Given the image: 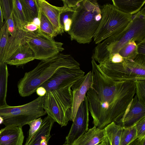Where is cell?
<instances>
[{
  "label": "cell",
  "mask_w": 145,
  "mask_h": 145,
  "mask_svg": "<svg viewBox=\"0 0 145 145\" xmlns=\"http://www.w3.org/2000/svg\"><path fill=\"white\" fill-rule=\"evenodd\" d=\"M137 140L138 145H145V137L142 138H137Z\"/></svg>",
  "instance_id": "cell-38"
},
{
  "label": "cell",
  "mask_w": 145,
  "mask_h": 145,
  "mask_svg": "<svg viewBox=\"0 0 145 145\" xmlns=\"http://www.w3.org/2000/svg\"><path fill=\"white\" fill-rule=\"evenodd\" d=\"M106 138L105 129L94 126L76 140L72 145H97Z\"/></svg>",
  "instance_id": "cell-18"
},
{
  "label": "cell",
  "mask_w": 145,
  "mask_h": 145,
  "mask_svg": "<svg viewBox=\"0 0 145 145\" xmlns=\"http://www.w3.org/2000/svg\"><path fill=\"white\" fill-rule=\"evenodd\" d=\"M3 118L0 116V124L3 123Z\"/></svg>",
  "instance_id": "cell-42"
},
{
  "label": "cell",
  "mask_w": 145,
  "mask_h": 145,
  "mask_svg": "<svg viewBox=\"0 0 145 145\" xmlns=\"http://www.w3.org/2000/svg\"><path fill=\"white\" fill-rule=\"evenodd\" d=\"M0 3L3 19L7 24L9 35L12 36L17 30L12 12V0H0Z\"/></svg>",
  "instance_id": "cell-21"
},
{
  "label": "cell",
  "mask_w": 145,
  "mask_h": 145,
  "mask_svg": "<svg viewBox=\"0 0 145 145\" xmlns=\"http://www.w3.org/2000/svg\"><path fill=\"white\" fill-rule=\"evenodd\" d=\"M100 9L101 20L93 38L95 44L127 29L131 24L133 16L121 12L109 3L104 4Z\"/></svg>",
  "instance_id": "cell-5"
},
{
  "label": "cell",
  "mask_w": 145,
  "mask_h": 145,
  "mask_svg": "<svg viewBox=\"0 0 145 145\" xmlns=\"http://www.w3.org/2000/svg\"><path fill=\"white\" fill-rule=\"evenodd\" d=\"M135 82L136 95L140 101L145 104V80H137Z\"/></svg>",
  "instance_id": "cell-31"
},
{
  "label": "cell",
  "mask_w": 145,
  "mask_h": 145,
  "mask_svg": "<svg viewBox=\"0 0 145 145\" xmlns=\"http://www.w3.org/2000/svg\"><path fill=\"white\" fill-rule=\"evenodd\" d=\"M71 86L50 90L44 96V110L61 127L67 125L69 121L67 114L72 103Z\"/></svg>",
  "instance_id": "cell-8"
},
{
  "label": "cell",
  "mask_w": 145,
  "mask_h": 145,
  "mask_svg": "<svg viewBox=\"0 0 145 145\" xmlns=\"http://www.w3.org/2000/svg\"><path fill=\"white\" fill-rule=\"evenodd\" d=\"M24 137L22 127L6 126L0 130V145H22Z\"/></svg>",
  "instance_id": "cell-16"
},
{
  "label": "cell",
  "mask_w": 145,
  "mask_h": 145,
  "mask_svg": "<svg viewBox=\"0 0 145 145\" xmlns=\"http://www.w3.org/2000/svg\"><path fill=\"white\" fill-rule=\"evenodd\" d=\"M105 145H110L109 140L106 137L103 141Z\"/></svg>",
  "instance_id": "cell-40"
},
{
  "label": "cell",
  "mask_w": 145,
  "mask_h": 145,
  "mask_svg": "<svg viewBox=\"0 0 145 145\" xmlns=\"http://www.w3.org/2000/svg\"><path fill=\"white\" fill-rule=\"evenodd\" d=\"M98 65L105 75L115 80H145V55H138L133 59L119 63L105 60Z\"/></svg>",
  "instance_id": "cell-6"
},
{
  "label": "cell",
  "mask_w": 145,
  "mask_h": 145,
  "mask_svg": "<svg viewBox=\"0 0 145 145\" xmlns=\"http://www.w3.org/2000/svg\"><path fill=\"white\" fill-rule=\"evenodd\" d=\"M8 75L7 64L0 63V107L8 105L6 98Z\"/></svg>",
  "instance_id": "cell-22"
},
{
  "label": "cell",
  "mask_w": 145,
  "mask_h": 145,
  "mask_svg": "<svg viewBox=\"0 0 145 145\" xmlns=\"http://www.w3.org/2000/svg\"><path fill=\"white\" fill-rule=\"evenodd\" d=\"M74 10V9L66 8L60 15L61 23L65 32H68L70 29L72 23L71 19Z\"/></svg>",
  "instance_id": "cell-30"
},
{
  "label": "cell",
  "mask_w": 145,
  "mask_h": 145,
  "mask_svg": "<svg viewBox=\"0 0 145 145\" xmlns=\"http://www.w3.org/2000/svg\"><path fill=\"white\" fill-rule=\"evenodd\" d=\"M97 145H105V144L103 141Z\"/></svg>",
  "instance_id": "cell-43"
},
{
  "label": "cell",
  "mask_w": 145,
  "mask_h": 145,
  "mask_svg": "<svg viewBox=\"0 0 145 145\" xmlns=\"http://www.w3.org/2000/svg\"><path fill=\"white\" fill-rule=\"evenodd\" d=\"M3 15L1 5L0 3V26H1L3 23Z\"/></svg>",
  "instance_id": "cell-39"
},
{
  "label": "cell",
  "mask_w": 145,
  "mask_h": 145,
  "mask_svg": "<svg viewBox=\"0 0 145 145\" xmlns=\"http://www.w3.org/2000/svg\"><path fill=\"white\" fill-rule=\"evenodd\" d=\"M62 145H71V144H66V143H64V144H63Z\"/></svg>",
  "instance_id": "cell-44"
},
{
  "label": "cell",
  "mask_w": 145,
  "mask_h": 145,
  "mask_svg": "<svg viewBox=\"0 0 145 145\" xmlns=\"http://www.w3.org/2000/svg\"><path fill=\"white\" fill-rule=\"evenodd\" d=\"M36 92L39 96H43L46 94V91L44 87L39 86L37 89Z\"/></svg>",
  "instance_id": "cell-37"
},
{
  "label": "cell",
  "mask_w": 145,
  "mask_h": 145,
  "mask_svg": "<svg viewBox=\"0 0 145 145\" xmlns=\"http://www.w3.org/2000/svg\"><path fill=\"white\" fill-rule=\"evenodd\" d=\"M137 138H142L145 137V118L141 120L135 125Z\"/></svg>",
  "instance_id": "cell-33"
},
{
  "label": "cell",
  "mask_w": 145,
  "mask_h": 145,
  "mask_svg": "<svg viewBox=\"0 0 145 145\" xmlns=\"http://www.w3.org/2000/svg\"><path fill=\"white\" fill-rule=\"evenodd\" d=\"M118 53L124 61L135 58L138 55L137 44L133 40H129L119 50Z\"/></svg>",
  "instance_id": "cell-26"
},
{
  "label": "cell",
  "mask_w": 145,
  "mask_h": 145,
  "mask_svg": "<svg viewBox=\"0 0 145 145\" xmlns=\"http://www.w3.org/2000/svg\"><path fill=\"white\" fill-rule=\"evenodd\" d=\"M27 31L17 27L15 34L9 37L5 52L4 63L22 45L27 43Z\"/></svg>",
  "instance_id": "cell-17"
},
{
  "label": "cell",
  "mask_w": 145,
  "mask_h": 145,
  "mask_svg": "<svg viewBox=\"0 0 145 145\" xmlns=\"http://www.w3.org/2000/svg\"><path fill=\"white\" fill-rule=\"evenodd\" d=\"M43 120L41 118H39L34 120L29 123L28 125L29 126V134L26 142L29 141L35 133L40 128Z\"/></svg>",
  "instance_id": "cell-32"
},
{
  "label": "cell",
  "mask_w": 145,
  "mask_h": 145,
  "mask_svg": "<svg viewBox=\"0 0 145 145\" xmlns=\"http://www.w3.org/2000/svg\"><path fill=\"white\" fill-rule=\"evenodd\" d=\"M145 39V8L144 7L133 16L131 24L120 33L105 39L95 47L92 59L99 63L117 53L131 40L138 43Z\"/></svg>",
  "instance_id": "cell-4"
},
{
  "label": "cell",
  "mask_w": 145,
  "mask_h": 145,
  "mask_svg": "<svg viewBox=\"0 0 145 145\" xmlns=\"http://www.w3.org/2000/svg\"><path fill=\"white\" fill-rule=\"evenodd\" d=\"M27 22H33L38 15L39 8L37 0H20Z\"/></svg>",
  "instance_id": "cell-23"
},
{
  "label": "cell",
  "mask_w": 145,
  "mask_h": 145,
  "mask_svg": "<svg viewBox=\"0 0 145 145\" xmlns=\"http://www.w3.org/2000/svg\"><path fill=\"white\" fill-rule=\"evenodd\" d=\"M13 18L17 28L22 30L27 22L20 0H12Z\"/></svg>",
  "instance_id": "cell-25"
},
{
  "label": "cell",
  "mask_w": 145,
  "mask_h": 145,
  "mask_svg": "<svg viewBox=\"0 0 145 145\" xmlns=\"http://www.w3.org/2000/svg\"><path fill=\"white\" fill-rule=\"evenodd\" d=\"M27 32L26 42L33 51L35 59H47L64 50L63 43L55 41L39 28L34 31Z\"/></svg>",
  "instance_id": "cell-9"
},
{
  "label": "cell",
  "mask_w": 145,
  "mask_h": 145,
  "mask_svg": "<svg viewBox=\"0 0 145 145\" xmlns=\"http://www.w3.org/2000/svg\"><path fill=\"white\" fill-rule=\"evenodd\" d=\"M112 4L121 12L133 15L140 11L145 3V0H112Z\"/></svg>",
  "instance_id": "cell-20"
},
{
  "label": "cell",
  "mask_w": 145,
  "mask_h": 145,
  "mask_svg": "<svg viewBox=\"0 0 145 145\" xmlns=\"http://www.w3.org/2000/svg\"><path fill=\"white\" fill-rule=\"evenodd\" d=\"M92 82V73L91 71H90L72 85V103L67 114L69 121H73L79 107L84 100L86 93L91 86Z\"/></svg>",
  "instance_id": "cell-12"
},
{
  "label": "cell",
  "mask_w": 145,
  "mask_h": 145,
  "mask_svg": "<svg viewBox=\"0 0 145 145\" xmlns=\"http://www.w3.org/2000/svg\"><path fill=\"white\" fill-rule=\"evenodd\" d=\"M44 96H39L25 104L16 106L8 105L0 107V116L5 127H22L32 121L47 114L43 107Z\"/></svg>",
  "instance_id": "cell-7"
},
{
  "label": "cell",
  "mask_w": 145,
  "mask_h": 145,
  "mask_svg": "<svg viewBox=\"0 0 145 145\" xmlns=\"http://www.w3.org/2000/svg\"><path fill=\"white\" fill-rule=\"evenodd\" d=\"M89 110L86 95L78 107L69 131L66 137L65 143L72 145L88 130Z\"/></svg>",
  "instance_id": "cell-11"
},
{
  "label": "cell",
  "mask_w": 145,
  "mask_h": 145,
  "mask_svg": "<svg viewBox=\"0 0 145 145\" xmlns=\"http://www.w3.org/2000/svg\"><path fill=\"white\" fill-rule=\"evenodd\" d=\"M81 0H62L63 7L70 9L75 10Z\"/></svg>",
  "instance_id": "cell-34"
},
{
  "label": "cell",
  "mask_w": 145,
  "mask_h": 145,
  "mask_svg": "<svg viewBox=\"0 0 145 145\" xmlns=\"http://www.w3.org/2000/svg\"><path fill=\"white\" fill-rule=\"evenodd\" d=\"M35 59L33 51L26 43L21 46L7 60L6 63L18 67Z\"/></svg>",
  "instance_id": "cell-19"
},
{
  "label": "cell",
  "mask_w": 145,
  "mask_h": 145,
  "mask_svg": "<svg viewBox=\"0 0 145 145\" xmlns=\"http://www.w3.org/2000/svg\"><path fill=\"white\" fill-rule=\"evenodd\" d=\"M8 25L3 22L0 26V63H3L7 44L9 37Z\"/></svg>",
  "instance_id": "cell-28"
},
{
  "label": "cell",
  "mask_w": 145,
  "mask_h": 145,
  "mask_svg": "<svg viewBox=\"0 0 145 145\" xmlns=\"http://www.w3.org/2000/svg\"><path fill=\"white\" fill-rule=\"evenodd\" d=\"M101 19L100 8L96 0H81L73 14L67 32L71 40L81 44L92 41Z\"/></svg>",
  "instance_id": "cell-3"
},
{
  "label": "cell",
  "mask_w": 145,
  "mask_h": 145,
  "mask_svg": "<svg viewBox=\"0 0 145 145\" xmlns=\"http://www.w3.org/2000/svg\"><path fill=\"white\" fill-rule=\"evenodd\" d=\"M144 118H145V104L140 101L136 95L129 110L118 125L124 128L130 127Z\"/></svg>",
  "instance_id": "cell-14"
},
{
  "label": "cell",
  "mask_w": 145,
  "mask_h": 145,
  "mask_svg": "<svg viewBox=\"0 0 145 145\" xmlns=\"http://www.w3.org/2000/svg\"><path fill=\"white\" fill-rule=\"evenodd\" d=\"M80 66L79 63L71 55L61 53L41 60L35 68L25 72L18 82V88L19 94L24 97L30 96L61 67Z\"/></svg>",
  "instance_id": "cell-2"
},
{
  "label": "cell",
  "mask_w": 145,
  "mask_h": 145,
  "mask_svg": "<svg viewBox=\"0 0 145 145\" xmlns=\"http://www.w3.org/2000/svg\"><path fill=\"white\" fill-rule=\"evenodd\" d=\"M91 64L92 82L86 96L94 126L103 129L112 122L118 124L127 112L135 94V83L113 80L93 59Z\"/></svg>",
  "instance_id": "cell-1"
},
{
  "label": "cell",
  "mask_w": 145,
  "mask_h": 145,
  "mask_svg": "<svg viewBox=\"0 0 145 145\" xmlns=\"http://www.w3.org/2000/svg\"><path fill=\"white\" fill-rule=\"evenodd\" d=\"M37 2L39 8L52 23L56 36L62 35L65 31L61 23L60 16L66 8L55 6L45 0H37Z\"/></svg>",
  "instance_id": "cell-13"
},
{
  "label": "cell",
  "mask_w": 145,
  "mask_h": 145,
  "mask_svg": "<svg viewBox=\"0 0 145 145\" xmlns=\"http://www.w3.org/2000/svg\"><path fill=\"white\" fill-rule=\"evenodd\" d=\"M129 145H138L137 140V139L131 142Z\"/></svg>",
  "instance_id": "cell-41"
},
{
  "label": "cell",
  "mask_w": 145,
  "mask_h": 145,
  "mask_svg": "<svg viewBox=\"0 0 145 145\" xmlns=\"http://www.w3.org/2000/svg\"><path fill=\"white\" fill-rule=\"evenodd\" d=\"M137 138V131L135 125L123 129L119 145H129Z\"/></svg>",
  "instance_id": "cell-29"
},
{
  "label": "cell",
  "mask_w": 145,
  "mask_h": 145,
  "mask_svg": "<svg viewBox=\"0 0 145 145\" xmlns=\"http://www.w3.org/2000/svg\"><path fill=\"white\" fill-rule=\"evenodd\" d=\"M85 72L80 66L63 67L59 68L52 76L42 84V86L46 91L56 88H61L72 85L84 76Z\"/></svg>",
  "instance_id": "cell-10"
},
{
  "label": "cell",
  "mask_w": 145,
  "mask_h": 145,
  "mask_svg": "<svg viewBox=\"0 0 145 145\" xmlns=\"http://www.w3.org/2000/svg\"><path fill=\"white\" fill-rule=\"evenodd\" d=\"M54 122L52 118L47 115L43 120L39 129L29 141L25 142V145H48Z\"/></svg>",
  "instance_id": "cell-15"
},
{
  "label": "cell",
  "mask_w": 145,
  "mask_h": 145,
  "mask_svg": "<svg viewBox=\"0 0 145 145\" xmlns=\"http://www.w3.org/2000/svg\"><path fill=\"white\" fill-rule=\"evenodd\" d=\"M39 28V26L33 22H28L24 26L23 30L29 32H33Z\"/></svg>",
  "instance_id": "cell-35"
},
{
  "label": "cell",
  "mask_w": 145,
  "mask_h": 145,
  "mask_svg": "<svg viewBox=\"0 0 145 145\" xmlns=\"http://www.w3.org/2000/svg\"><path fill=\"white\" fill-rule=\"evenodd\" d=\"M137 44L138 55H145V39Z\"/></svg>",
  "instance_id": "cell-36"
},
{
  "label": "cell",
  "mask_w": 145,
  "mask_h": 145,
  "mask_svg": "<svg viewBox=\"0 0 145 145\" xmlns=\"http://www.w3.org/2000/svg\"><path fill=\"white\" fill-rule=\"evenodd\" d=\"M37 18L39 22V29L43 32L53 38L56 36L52 23L39 8Z\"/></svg>",
  "instance_id": "cell-27"
},
{
  "label": "cell",
  "mask_w": 145,
  "mask_h": 145,
  "mask_svg": "<svg viewBox=\"0 0 145 145\" xmlns=\"http://www.w3.org/2000/svg\"><path fill=\"white\" fill-rule=\"evenodd\" d=\"M123 127L112 122L105 128L106 137L110 145H119Z\"/></svg>",
  "instance_id": "cell-24"
}]
</instances>
